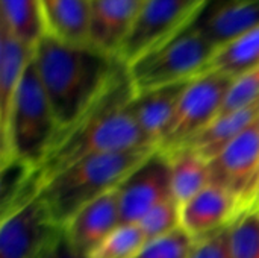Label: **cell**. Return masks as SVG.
I'll use <instances>...</instances> for the list:
<instances>
[{
    "label": "cell",
    "mask_w": 259,
    "mask_h": 258,
    "mask_svg": "<svg viewBox=\"0 0 259 258\" xmlns=\"http://www.w3.org/2000/svg\"><path fill=\"white\" fill-rule=\"evenodd\" d=\"M256 67H259V26L220 46L208 70L237 79Z\"/></svg>",
    "instance_id": "obj_21"
},
{
    "label": "cell",
    "mask_w": 259,
    "mask_h": 258,
    "mask_svg": "<svg viewBox=\"0 0 259 258\" xmlns=\"http://www.w3.org/2000/svg\"><path fill=\"white\" fill-rule=\"evenodd\" d=\"M206 3L208 0H144L120 52V61L127 65L167 44L194 24Z\"/></svg>",
    "instance_id": "obj_7"
},
{
    "label": "cell",
    "mask_w": 259,
    "mask_h": 258,
    "mask_svg": "<svg viewBox=\"0 0 259 258\" xmlns=\"http://www.w3.org/2000/svg\"><path fill=\"white\" fill-rule=\"evenodd\" d=\"M0 27L35 47L46 35L41 0H0Z\"/></svg>",
    "instance_id": "obj_20"
},
{
    "label": "cell",
    "mask_w": 259,
    "mask_h": 258,
    "mask_svg": "<svg viewBox=\"0 0 259 258\" xmlns=\"http://www.w3.org/2000/svg\"><path fill=\"white\" fill-rule=\"evenodd\" d=\"M58 230L39 196L5 208L0 214V258H39Z\"/></svg>",
    "instance_id": "obj_9"
},
{
    "label": "cell",
    "mask_w": 259,
    "mask_h": 258,
    "mask_svg": "<svg viewBox=\"0 0 259 258\" xmlns=\"http://www.w3.org/2000/svg\"><path fill=\"white\" fill-rule=\"evenodd\" d=\"M155 149L158 148L93 155L64 169L38 193L50 220L64 228L79 210L118 187Z\"/></svg>",
    "instance_id": "obj_3"
},
{
    "label": "cell",
    "mask_w": 259,
    "mask_h": 258,
    "mask_svg": "<svg viewBox=\"0 0 259 258\" xmlns=\"http://www.w3.org/2000/svg\"><path fill=\"white\" fill-rule=\"evenodd\" d=\"M135 90L124 65L96 103L59 135L44 163L18 178L2 196V210L36 198L39 190L68 166L100 154L153 148L144 140L132 113Z\"/></svg>",
    "instance_id": "obj_1"
},
{
    "label": "cell",
    "mask_w": 259,
    "mask_h": 258,
    "mask_svg": "<svg viewBox=\"0 0 259 258\" xmlns=\"http://www.w3.org/2000/svg\"><path fill=\"white\" fill-rule=\"evenodd\" d=\"M137 225L146 236L147 242L161 239L182 227L181 205L175 201V198L167 199L165 202L150 210Z\"/></svg>",
    "instance_id": "obj_24"
},
{
    "label": "cell",
    "mask_w": 259,
    "mask_h": 258,
    "mask_svg": "<svg viewBox=\"0 0 259 258\" xmlns=\"http://www.w3.org/2000/svg\"><path fill=\"white\" fill-rule=\"evenodd\" d=\"M193 242V237L181 227L161 239L147 242L135 258H188Z\"/></svg>",
    "instance_id": "obj_25"
},
{
    "label": "cell",
    "mask_w": 259,
    "mask_h": 258,
    "mask_svg": "<svg viewBox=\"0 0 259 258\" xmlns=\"http://www.w3.org/2000/svg\"><path fill=\"white\" fill-rule=\"evenodd\" d=\"M121 224H138L150 210L173 198L168 157L155 149L118 187Z\"/></svg>",
    "instance_id": "obj_10"
},
{
    "label": "cell",
    "mask_w": 259,
    "mask_h": 258,
    "mask_svg": "<svg viewBox=\"0 0 259 258\" xmlns=\"http://www.w3.org/2000/svg\"><path fill=\"white\" fill-rule=\"evenodd\" d=\"M258 120L259 99L246 106L219 114L188 146L196 149L206 161H211Z\"/></svg>",
    "instance_id": "obj_17"
},
{
    "label": "cell",
    "mask_w": 259,
    "mask_h": 258,
    "mask_svg": "<svg viewBox=\"0 0 259 258\" xmlns=\"http://www.w3.org/2000/svg\"><path fill=\"white\" fill-rule=\"evenodd\" d=\"M187 84L168 85L135 94L131 106L147 144L153 148L159 146Z\"/></svg>",
    "instance_id": "obj_15"
},
{
    "label": "cell",
    "mask_w": 259,
    "mask_h": 258,
    "mask_svg": "<svg viewBox=\"0 0 259 258\" xmlns=\"http://www.w3.org/2000/svg\"><path fill=\"white\" fill-rule=\"evenodd\" d=\"M58 135L59 126L32 58L14 96L8 122L0 131L2 169L15 164L27 173L35 172Z\"/></svg>",
    "instance_id": "obj_4"
},
{
    "label": "cell",
    "mask_w": 259,
    "mask_h": 258,
    "mask_svg": "<svg viewBox=\"0 0 259 258\" xmlns=\"http://www.w3.org/2000/svg\"><path fill=\"white\" fill-rule=\"evenodd\" d=\"M232 82V78L215 70H206L191 79L158 149L170 154L188 146L220 114Z\"/></svg>",
    "instance_id": "obj_6"
},
{
    "label": "cell",
    "mask_w": 259,
    "mask_h": 258,
    "mask_svg": "<svg viewBox=\"0 0 259 258\" xmlns=\"http://www.w3.org/2000/svg\"><path fill=\"white\" fill-rule=\"evenodd\" d=\"M229 227L208 236L193 239L194 242L188 258H232Z\"/></svg>",
    "instance_id": "obj_27"
},
{
    "label": "cell",
    "mask_w": 259,
    "mask_h": 258,
    "mask_svg": "<svg viewBox=\"0 0 259 258\" xmlns=\"http://www.w3.org/2000/svg\"><path fill=\"white\" fill-rule=\"evenodd\" d=\"M118 187L85 205L62 228L73 246L85 257H90L106 237L123 225Z\"/></svg>",
    "instance_id": "obj_11"
},
{
    "label": "cell",
    "mask_w": 259,
    "mask_h": 258,
    "mask_svg": "<svg viewBox=\"0 0 259 258\" xmlns=\"http://www.w3.org/2000/svg\"><path fill=\"white\" fill-rule=\"evenodd\" d=\"M243 211L234 195L209 184L181 207V224L193 239H199L229 227Z\"/></svg>",
    "instance_id": "obj_13"
},
{
    "label": "cell",
    "mask_w": 259,
    "mask_h": 258,
    "mask_svg": "<svg viewBox=\"0 0 259 258\" xmlns=\"http://www.w3.org/2000/svg\"><path fill=\"white\" fill-rule=\"evenodd\" d=\"M147 243L137 224L118 227L106 237L88 258H135Z\"/></svg>",
    "instance_id": "obj_23"
},
{
    "label": "cell",
    "mask_w": 259,
    "mask_h": 258,
    "mask_svg": "<svg viewBox=\"0 0 259 258\" xmlns=\"http://www.w3.org/2000/svg\"><path fill=\"white\" fill-rule=\"evenodd\" d=\"M258 26L259 0H208L193 24L217 47Z\"/></svg>",
    "instance_id": "obj_14"
},
{
    "label": "cell",
    "mask_w": 259,
    "mask_h": 258,
    "mask_svg": "<svg viewBox=\"0 0 259 258\" xmlns=\"http://www.w3.org/2000/svg\"><path fill=\"white\" fill-rule=\"evenodd\" d=\"M255 207H259V195H258V199H256V205Z\"/></svg>",
    "instance_id": "obj_29"
},
{
    "label": "cell",
    "mask_w": 259,
    "mask_h": 258,
    "mask_svg": "<svg viewBox=\"0 0 259 258\" xmlns=\"http://www.w3.org/2000/svg\"><path fill=\"white\" fill-rule=\"evenodd\" d=\"M39 258H88L85 257L82 252H79L73 243L70 242V239L67 237L65 231L62 228H59L53 237L49 240V243L46 245L44 251L41 252Z\"/></svg>",
    "instance_id": "obj_28"
},
{
    "label": "cell",
    "mask_w": 259,
    "mask_h": 258,
    "mask_svg": "<svg viewBox=\"0 0 259 258\" xmlns=\"http://www.w3.org/2000/svg\"><path fill=\"white\" fill-rule=\"evenodd\" d=\"M217 49L191 26L167 44L126 65L135 94L190 82L208 70Z\"/></svg>",
    "instance_id": "obj_5"
},
{
    "label": "cell",
    "mask_w": 259,
    "mask_h": 258,
    "mask_svg": "<svg viewBox=\"0 0 259 258\" xmlns=\"http://www.w3.org/2000/svg\"><path fill=\"white\" fill-rule=\"evenodd\" d=\"M33 62L59 126V135L96 103L126 65L91 44H71L49 35L35 46Z\"/></svg>",
    "instance_id": "obj_2"
},
{
    "label": "cell",
    "mask_w": 259,
    "mask_h": 258,
    "mask_svg": "<svg viewBox=\"0 0 259 258\" xmlns=\"http://www.w3.org/2000/svg\"><path fill=\"white\" fill-rule=\"evenodd\" d=\"M165 155L170 161L171 193L175 201L182 207L211 184L209 161H206L196 149L190 146Z\"/></svg>",
    "instance_id": "obj_19"
},
{
    "label": "cell",
    "mask_w": 259,
    "mask_h": 258,
    "mask_svg": "<svg viewBox=\"0 0 259 258\" xmlns=\"http://www.w3.org/2000/svg\"><path fill=\"white\" fill-rule=\"evenodd\" d=\"M258 208H259V207H258Z\"/></svg>",
    "instance_id": "obj_30"
},
{
    "label": "cell",
    "mask_w": 259,
    "mask_h": 258,
    "mask_svg": "<svg viewBox=\"0 0 259 258\" xmlns=\"http://www.w3.org/2000/svg\"><path fill=\"white\" fill-rule=\"evenodd\" d=\"M144 0H90V44L120 59Z\"/></svg>",
    "instance_id": "obj_12"
},
{
    "label": "cell",
    "mask_w": 259,
    "mask_h": 258,
    "mask_svg": "<svg viewBox=\"0 0 259 258\" xmlns=\"http://www.w3.org/2000/svg\"><path fill=\"white\" fill-rule=\"evenodd\" d=\"M30 47L0 27V131L5 128L20 81L33 58Z\"/></svg>",
    "instance_id": "obj_18"
},
{
    "label": "cell",
    "mask_w": 259,
    "mask_h": 258,
    "mask_svg": "<svg viewBox=\"0 0 259 258\" xmlns=\"http://www.w3.org/2000/svg\"><path fill=\"white\" fill-rule=\"evenodd\" d=\"M46 35L71 44H90V0H41Z\"/></svg>",
    "instance_id": "obj_16"
},
{
    "label": "cell",
    "mask_w": 259,
    "mask_h": 258,
    "mask_svg": "<svg viewBox=\"0 0 259 258\" xmlns=\"http://www.w3.org/2000/svg\"><path fill=\"white\" fill-rule=\"evenodd\" d=\"M259 99V67L234 79L220 114L246 106Z\"/></svg>",
    "instance_id": "obj_26"
},
{
    "label": "cell",
    "mask_w": 259,
    "mask_h": 258,
    "mask_svg": "<svg viewBox=\"0 0 259 258\" xmlns=\"http://www.w3.org/2000/svg\"><path fill=\"white\" fill-rule=\"evenodd\" d=\"M211 184L234 195L244 210L259 195V120L209 161Z\"/></svg>",
    "instance_id": "obj_8"
},
{
    "label": "cell",
    "mask_w": 259,
    "mask_h": 258,
    "mask_svg": "<svg viewBox=\"0 0 259 258\" xmlns=\"http://www.w3.org/2000/svg\"><path fill=\"white\" fill-rule=\"evenodd\" d=\"M232 258H259V208L244 210L229 227Z\"/></svg>",
    "instance_id": "obj_22"
}]
</instances>
